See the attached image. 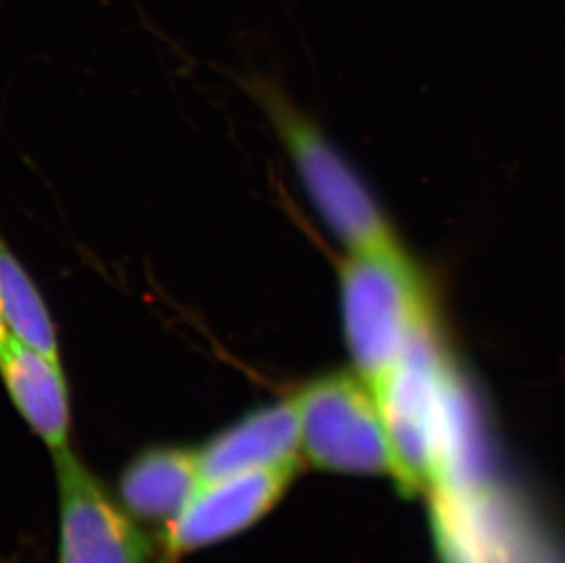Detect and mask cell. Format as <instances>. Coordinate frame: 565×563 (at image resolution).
<instances>
[{
    "instance_id": "cell-1",
    "label": "cell",
    "mask_w": 565,
    "mask_h": 563,
    "mask_svg": "<svg viewBox=\"0 0 565 563\" xmlns=\"http://www.w3.org/2000/svg\"><path fill=\"white\" fill-rule=\"evenodd\" d=\"M394 478L406 492L458 489L470 478L467 394L436 331L423 337L377 384Z\"/></svg>"
},
{
    "instance_id": "cell-2",
    "label": "cell",
    "mask_w": 565,
    "mask_h": 563,
    "mask_svg": "<svg viewBox=\"0 0 565 563\" xmlns=\"http://www.w3.org/2000/svg\"><path fill=\"white\" fill-rule=\"evenodd\" d=\"M339 286L342 330L355 373L374 386L434 331L427 293L399 244L348 253Z\"/></svg>"
},
{
    "instance_id": "cell-3",
    "label": "cell",
    "mask_w": 565,
    "mask_h": 563,
    "mask_svg": "<svg viewBox=\"0 0 565 563\" xmlns=\"http://www.w3.org/2000/svg\"><path fill=\"white\" fill-rule=\"evenodd\" d=\"M252 92L294 161L320 219L347 245L348 253L397 244L369 189L311 119L275 86L258 83Z\"/></svg>"
},
{
    "instance_id": "cell-4",
    "label": "cell",
    "mask_w": 565,
    "mask_h": 563,
    "mask_svg": "<svg viewBox=\"0 0 565 563\" xmlns=\"http://www.w3.org/2000/svg\"><path fill=\"white\" fill-rule=\"evenodd\" d=\"M302 456L320 470L394 478V457L377 397L358 373H328L294 395Z\"/></svg>"
},
{
    "instance_id": "cell-5",
    "label": "cell",
    "mask_w": 565,
    "mask_h": 563,
    "mask_svg": "<svg viewBox=\"0 0 565 563\" xmlns=\"http://www.w3.org/2000/svg\"><path fill=\"white\" fill-rule=\"evenodd\" d=\"M60 563H147L149 542L74 452L55 454Z\"/></svg>"
},
{
    "instance_id": "cell-6",
    "label": "cell",
    "mask_w": 565,
    "mask_h": 563,
    "mask_svg": "<svg viewBox=\"0 0 565 563\" xmlns=\"http://www.w3.org/2000/svg\"><path fill=\"white\" fill-rule=\"evenodd\" d=\"M300 465L258 468L203 481L177 520L166 527L172 559L247 531L286 495Z\"/></svg>"
},
{
    "instance_id": "cell-7",
    "label": "cell",
    "mask_w": 565,
    "mask_h": 563,
    "mask_svg": "<svg viewBox=\"0 0 565 563\" xmlns=\"http://www.w3.org/2000/svg\"><path fill=\"white\" fill-rule=\"evenodd\" d=\"M203 481L258 468L300 465L302 434L294 395L244 415L196 450Z\"/></svg>"
},
{
    "instance_id": "cell-8",
    "label": "cell",
    "mask_w": 565,
    "mask_h": 563,
    "mask_svg": "<svg viewBox=\"0 0 565 563\" xmlns=\"http://www.w3.org/2000/svg\"><path fill=\"white\" fill-rule=\"evenodd\" d=\"M0 379L17 412L52 454L70 442V394L61 362L10 336L0 346Z\"/></svg>"
},
{
    "instance_id": "cell-9",
    "label": "cell",
    "mask_w": 565,
    "mask_h": 563,
    "mask_svg": "<svg viewBox=\"0 0 565 563\" xmlns=\"http://www.w3.org/2000/svg\"><path fill=\"white\" fill-rule=\"evenodd\" d=\"M202 485L196 450L158 447L139 454L119 479L128 514L169 525L182 514Z\"/></svg>"
},
{
    "instance_id": "cell-10",
    "label": "cell",
    "mask_w": 565,
    "mask_h": 563,
    "mask_svg": "<svg viewBox=\"0 0 565 563\" xmlns=\"http://www.w3.org/2000/svg\"><path fill=\"white\" fill-rule=\"evenodd\" d=\"M0 314L10 336L61 362L60 337L43 295L21 261L0 238Z\"/></svg>"
},
{
    "instance_id": "cell-11",
    "label": "cell",
    "mask_w": 565,
    "mask_h": 563,
    "mask_svg": "<svg viewBox=\"0 0 565 563\" xmlns=\"http://www.w3.org/2000/svg\"><path fill=\"white\" fill-rule=\"evenodd\" d=\"M8 337H10V331L6 328L4 319H2V314H0V346L4 344Z\"/></svg>"
}]
</instances>
